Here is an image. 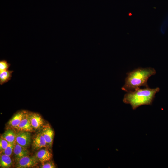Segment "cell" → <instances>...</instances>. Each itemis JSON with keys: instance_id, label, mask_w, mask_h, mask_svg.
Segmentation results:
<instances>
[{"instance_id": "1", "label": "cell", "mask_w": 168, "mask_h": 168, "mask_svg": "<svg viewBox=\"0 0 168 168\" xmlns=\"http://www.w3.org/2000/svg\"><path fill=\"white\" fill-rule=\"evenodd\" d=\"M156 73V71L153 68L139 67L127 74L125 84L122 89L128 92L133 91L141 86L148 87V79Z\"/></svg>"}, {"instance_id": "2", "label": "cell", "mask_w": 168, "mask_h": 168, "mask_svg": "<svg viewBox=\"0 0 168 168\" xmlns=\"http://www.w3.org/2000/svg\"><path fill=\"white\" fill-rule=\"evenodd\" d=\"M160 90L159 87L151 89L148 86L143 89L138 88L133 91L127 92L123 101L124 103L130 104L133 110L141 105H151L156 94Z\"/></svg>"}, {"instance_id": "3", "label": "cell", "mask_w": 168, "mask_h": 168, "mask_svg": "<svg viewBox=\"0 0 168 168\" xmlns=\"http://www.w3.org/2000/svg\"><path fill=\"white\" fill-rule=\"evenodd\" d=\"M16 167L26 168L34 167L37 164L38 160L35 157H31L28 155L24 156L17 161Z\"/></svg>"}, {"instance_id": "4", "label": "cell", "mask_w": 168, "mask_h": 168, "mask_svg": "<svg viewBox=\"0 0 168 168\" xmlns=\"http://www.w3.org/2000/svg\"><path fill=\"white\" fill-rule=\"evenodd\" d=\"M16 141L17 143L26 147L31 141L30 134L29 132L20 131L16 134Z\"/></svg>"}, {"instance_id": "5", "label": "cell", "mask_w": 168, "mask_h": 168, "mask_svg": "<svg viewBox=\"0 0 168 168\" xmlns=\"http://www.w3.org/2000/svg\"><path fill=\"white\" fill-rule=\"evenodd\" d=\"M30 124L33 128L38 129L43 125L44 121L41 116L36 113H31L28 114Z\"/></svg>"}, {"instance_id": "6", "label": "cell", "mask_w": 168, "mask_h": 168, "mask_svg": "<svg viewBox=\"0 0 168 168\" xmlns=\"http://www.w3.org/2000/svg\"><path fill=\"white\" fill-rule=\"evenodd\" d=\"M35 157L38 161L42 164L50 161L52 157V153L47 149H42L39 151L36 154Z\"/></svg>"}, {"instance_id": "7", "label": "cell", "mask_w": 168, "mask_h": 168, "mask_svg": "<svg viewBox=\"0 0 168 168\" xmlns=\"http://www.w3.org/2000/svg\"><path fill=\"white\" fill-rule=\"evenodd\" d=\"M13 152L17 161L24 156H28L29 154V151L26 147L21 146L16 142L15 146Z\"/></svg>"}, {"instance_id": "8", "label": "cell", "mask_w": 168, "mask_h": 168, "mask_svg": "<svg viewBox=\"0 0 168 168\" xmlns=\"http://www.w3.org/2000/svg\"><path fill=\"white\" fill-rule=\"evenodd\" d=\"M20 131L31 132L33 130L30 124L28 114H26L18 125L16 128Z\"/></svg>"}, {"instance_id": "9", "label": "cell", "mask_w": 168, "mask_h": 168, "mask_svg": "<svg viewBox=\"0 0 168 168\" xmlns=\"http://www.w3.org/2000/svg\"><path fill=\"white\" fill-rule=\"evenodd\" d=\"M47 144L42 132L38 134L33 140V147L36 149L45 147Z\"/></svg>"}, {"instance_id": "10", "label": "cell", "mask_w": 168, "mask_h": 168, "mask_svg": "<svg viewBox=\"0 0 168 168\" xmlns=\"http://www.w3.org/2000/svg\"><path fill=\"white\" fill-rule=\"evenodd\" d=\"M26 114V112L24 111L17 113L9 120V124L12 127L16 128L20 124Z\"/></svg>"}, {"instance_id": "11", "label": "cell", "mask_w": 168, "mask_h": 168, "mask_svg": "<svg viewBox=\"0 0 168 168\" xmlns=\"http://www.w3.org/2000/svg\"><path fill=\"white\" fill-rule=\"evenodd\" d=\"M41 132L47 144L51 146L54 136V132L51 128L49 126L45 127Z\"/></svg>"}, {"instance_id": "12", "label": "cell", "mask_w": 168, "mask_h": 168, "mask_svg": "<svg viewBox=\"0 0 168 168\" xmlns=\"http://www.w3.org/2000/svg\"><path fill=\"white\" fill-rule=\"evenodd\" d=\"M12 165V160L10 156L1 153L0 157V165L1 168H9Z\"/></svg>"}, {"instance_id": "13", "label": "cell", "mask_w": 168, "mask_h": 168, "mask_svg": "<svg viewBox=\"0 0 168 168\" xmlns=\"http://www.w3.org/2000/svg\"><path fill=\"white\" fill-rule=\"evenodd\" d=\"M16 134L13 130L8 129L2 134L1 138L9 142H12L16 141Z\"/></svg>"}, {"instance_id": "14", "label": "cell", "mask_w": 168, "mask_h": 168, "mask_svg": "<svg viewBox=\"0 0 168 168\" xmlns=\"http://www.w3.org/2000/svg\"><path fill=\"white\" fill-rule=\"evenodd\" d=\"M12 71L7 70L0 72V84L2 85L7 82L12 77Z\"/></svg>"}, {"instance_id": "15", "label": "cell", "mask_w": 168, "mask_h": 168, "mask_svg": "<svg viewBox=\"0 0 168 168\" xmlns=\"http://www.w3.org/2000/svg\"><path fill=\"white\" fill-rule=\"evenodd\" d=\"M16 143V141L13 142H9L7 148L1 152V153H3L10 156L13 152Z\"/></svg>"}, {"instance_id": "16", "label": "cell", "mask_w": 168, "mask_h": 168, "mask_svg": "<svg viewBox=\"0 0 168 168\" xmlns=\"http://www.w3.org/2000/svg\"><path fill=\"white\" fill-rule=\"evenodd\" d=\"M10 64L5 60L0 61V72L8 70Z\"/></svg>"}, {"instance_id": "17", "label": "cell", "mask_w": 168, "mask_h": 168, "mask_svg": "<svg viewBox=\"0 0 168 168\" xmlns=\"http://www.w3.org/2000/svg\"><path fill=\"white\" fill-rule=\"evenodd\" d=\"M9 142L1 138L0 140V149L1 152L4 150L7 147Z\"/></svg>"}, {"instance_id": "18", "label": "cell", "mask_w": 168, "mask_h": 168, "mask_svg": "<svg viewBox=\"0 0 168 168\" xmlns=\"http://www.w3.org/2000/svg\"><path fill=\"white\" fill-rule=\"evenodd\" d=\"M56 166L54 164L51 162H45L40 166L41 168H54Z\"/></svg>"}]
</instances>
